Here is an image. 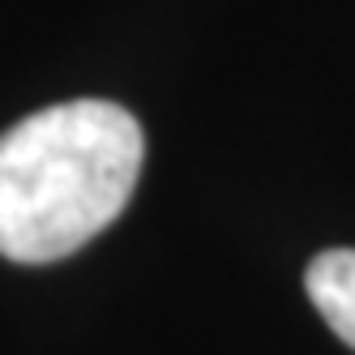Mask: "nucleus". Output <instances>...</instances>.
I'll return each mask as SVG.
<instances>
[{
    "instance_id": "2",
    "label": "nucleus",
    "mask_w": 355,
    "mask_h": 355,
    "mask_svg": "<svg viewBox=\"0 0 355 355\" xmlns=\"http://www.w3.org/2000/svg\"><path fill=\"white\" fill-rule=\"evenodd\" d=\"M304 287L321 321L355 351V248H329L313 257Z\"/></svg>"
},
{
    "instance_id": "1",
    "label": "nucleus",
    "mask_w": 355,
    "mask_h": 355,
    "mask_svg": "<svg viewBox=\"0 0 355 355\" xmlns=\"http://www.w3.org/2000/svg\"><path fill=\"white\" fill-rule=\"evenodd\" d=\"M146 137L107 98L43 107L0 133V257L47 266L90 244L137 189Z\"/></svg>"
}]
</instances>
